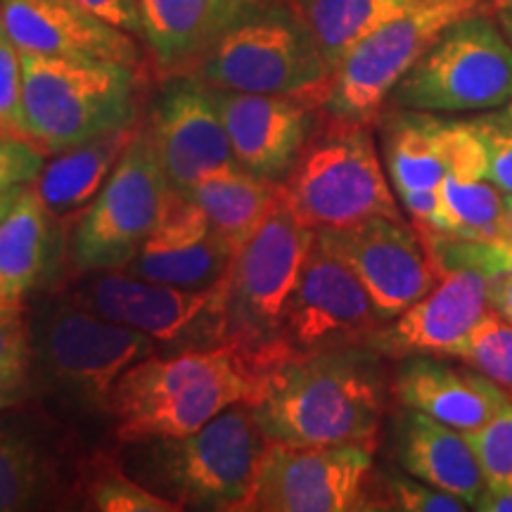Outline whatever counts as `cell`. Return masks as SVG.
I'll return each instance as SVG.
<instances>
[{"instance_id": "3", "label": "cell", "mask_w": 512, "mask_h": 512, "mask_svg": "<svg viewBox=\"0 0 512 512\" xmlns=\"http://www.w3.org/2000/svg\"><path fill=\"white\" fill-rule=\"evenodd\" d=\"M266 444L252 403L240 401L183 437L119 444V463L181 510L242 512Z\"/></svg>"}, {"instance_id": "8", "label": "cell", "mask_w": 512, "mask_h": 512, "mask_svg": "<svg viewBox=\"0 0 512 512\" xmlns=\"http://www.w3.org/2000/svg\"><path fill=\"white\" fill-rule=\"evenodd\" d=\"M418 228V226H415ZM439 268V283L377 332L373 347L389 356L456 358L470 330L491 309L498 278L512 271V249L418 228Z\"/></svg>"}, {"instance_id": "19", "label": "cell", "mask_w": 512, "mask_h": 512, "mask_svg": "<svg viewBox=\"0 0 512 512\" xmlns=\"http://www.w3.org/2000/svg\"><path fill=\"white\" fill-rule=\"evenodd\" d=\"M226 126L235 162L249 174L283 183L318 126L323 107L294 95H266L211 88Z\"/></svg>"}, {"instance_id": "22", "label": "cell", "mask_w": 512, "mask_h": 512, "mask_svg": "<svg viewBox=\"0 0 512 512\" xmlns=\"http://www.w3.org/2000/svg\"><path fill=\"white\" fill-rule=\"evenodd\" d=\"M439 195L441 214L432 230L505 245L503 192L491 183L484 145L470 119H451L448 164Z\"/></svg>"}, {"instance_id": "38", "label": "cell", "mask_w": 512, "mask_h": 512, "mask_svg": "<svg viewBox=\"0 0 512 512\" xmlns=\"http://www.w3.org/2000/svg\"><path fill=\"white\" fill-rule=\"evenodd\" d=\"M48 164V155L31 140L0 136V192L36 183Z\"/></svg>"}, {"instance_id": "35", "label": "cell", "mask_w": 512, "mask_h": 512, "mask_svg": "<svg viewBox=\"0 0 512 512\" xmlns=\"http://www.w3.org/2000/svg\"><path fill=\"white\" fill-rule=\"evenodd\" d=\"M373 510L399 512H465L467 505L453 494L408 475H387L373 482Z\"/></svg>"}, {"instance_id": "27", "label": "cell", "mask_w": 512, "mask_h": 512, "mask_svg": "<svg viewBox=\"0 0 512 512\" xmlns=\"http://www.w3.org/2000/svg\"><path fill=\"white\" fill-rule=\"evenodd\" d=\"M138 128L140 124L117 128L105 136L86 140L72 150L60 152L53 162L46 164L36 183H31V190L36 192L43 207L67 226V219H72L95 200L126 147L136 138Z\"/></svg>"}, {"instance_id": "44", "label": "cell", "mask_w": 512, "mask_h": 512, "mask_svg": "<svg viewBox=\"0 0 512 512\" xmlns=\"http://www.w3.org/2000/svg\"><path fill=\"white\" fill-rule=\"evenodd\" d=\"M503 112H505V114H508V117L512 119V102H510V105H505V107H503Z\"/></svg>"}, {"instance_id": "33", "label": "cell", "mask_w": 512, "mask_h": 512, "mask_svg": "<svg viewBox=\"0 0 512 512\" xmlns=\"http://www.w3.org/2000/svg\"><path fill=\"white\" fill-rule=\"evenodd\" d=\"M456 358L489 377L512 399V323L505 320L494 306L470 330V335L460 344Z\"/></svg>"}, {"instance_id": "25", "label": "cell", "mask_w": 512, "mask_h": 512, "mask_svg": "<svg viewBox=\"0 0 512 512\" xmlns=\"http://www.w3.org/2000/svg\"><path fill=\"white\" fill-rule=\"evenodd\" d=\"M264 0H140L143 41L164 76L188 74L211 43Z\"/></svg>"}, {"instance_id": "37", "label": "cell", "mask_w": 512, "mask_h": 512, "mask_svg": "<svg viewBox=\"0 0 512 512\" xmlns=\"http://www.w3.org/2000/svg\"><path fill=\"white\" fill-rule=\"evenodd\" d=\"M0 136L27 140L22 114V53L0 29Z\"/></svg>"}, {"instance_id": "39", "label": "cell", "mask_w": 512, "mask_h": 512, "mask_svg": "<svg viewBox=\"0 0 512 512\" xmlns=\"http://www.w3.org/2000/svg\"><path fill=\"white\" fill-rule=\"evenodd\" d=\"M76 3L91 10L100 19H105L112 27L143 38V8H140V0H76Z\"/></svg>"}, {"instance_id": "30", "label": "cell", "mask_w": 512, "mask_h": 512, "mask_svg": "<svg viewBox=\"0 0 512 512\" xmlns=\"http://www.w3.org/2000/svg\"><path fill=\"white\" fill-rule=\"evenodd\" d=\"M233 256V249L211 235L190 247H140L136 259L124 268V273L155 280V283L185 287V290H209L226 278Z\"/></svg>"}, {"instance_id": "20", "label": "cell", "mask_w": 512, "mask_h": 512, "mask_svg": "<svg viewBox=\"0 0 512 512\" xmlns=\"http://www.w3.org/2000/svg\"><path fill=\"white\" fill-rule=\"evenodd\" d=\"M389 183L418 228H437L448 164L451 119L434 112L384 107L377 117Z\"/></svg>"}, {"instance_id": "45", "label": "cell", "mask_w": 512, "mask_h": 512, "mask_svg": "<svg viewBox=\"0 0 512 512\" xmlns=\"http://www.w3.org/2000/svg\"><path fill=\"white\" fill-rule=\"evenodd\" d=\"M501 3H505V0H494V8H496V5H501Z\"/></svg>"}, {"instance_id": "1", "label": "cell", "mask_w": 512, "mask_h": 512, "mask_svg": "<svg viewBox=\"0 0 512 512\" xmlns=\"http://www.w3.org/2000/svg\"><path fill=\"white\" fill-rule=\"evenodd\" d=\"M389 380L373 344L287 358L256 384V420L285 446H358L375 451Z\"/></svg>"}, {"instance_id": "2", "label": "cell", "mask_w": 512, "mask_h": 512, "mask_svg": "<svg viewBox=\"0 0 512 512\" xmlns=\"http://www.w3.org/2000/svg\"><path fill=\"white\" fill-rule=\"evenodd\" d=\"M316 240L287 207L283 195L266 214L219 285L211 316V347H230L245 358L259 384L268 370L287 361L278 342L280 318Z\"/></svg>"}, {"instance_id": "24", "label": "cell", "mask_w": 512, "mask_h": 512, "mask_svg": "<svg viewBox=\"0 0 512 512\" xmlns=\"http://www.w3.org/2000/svg\"><path fill=\"white\" fill-rule=\"evenodd\" d=\"M67 264V226L43 207L31 185L0 223V309L48 290Z\"/></svg>"}, {"instance_id": "6", "label": "cell", "mask_w": 512, "mask_h": 512, "mask_svg": "<svg viewBox=\"0 0 512 512\" xmlns=\"http://www.w3.org/2000/svg\"><path fill=\"white\" fill-rule=\"evenodd\" d=\"M188 74L211 88L294 95L323 107L332 69L292 0H264L211 43Z\"/></svg>"}, {"instance_id": "4", "label": "cell", "mask_w": 512, "mask_h": 512, "mask_svg": "<svg viewBox=\"0 0 512 512\" xmlns=\"http://www.w3.org/2000/svg\"><path fill=\"white\" fill-rule=\"evenodd\" d=\"M256 377L230 347H190L147 356L124 370L112 389L110 415L119 444L183 437L233 403L252 401Z\"/></svg>"}, {"instance_id": "34", "label": "cell", "mask_w": 512, "mask_h": 512, "mask_svg": "<svg viewBox=\"0 0 512 512\" xmlns=\"http://www.w3.org/2000/svg\"><path fill=\"white\" fill-rule=\"evenodd\" d=\"M482 467L484 486L512 491V399L475 432L465 434Z\"/></svg>"}, {"instance_id": "36", "label": "cell", "mask_w": 512, "mask_h": 512, "mask_svg": "<svg viewBox=\"0 0 512 512\" xmlns=\"http://www.w3.org/2000/svg\"><path fill=\"white\" fill-rule=\"evenodd\" d=\"M470 121L484 145L491 183L503 195H512V119L503 110H494Z\"/></svg>"}, {"instance_id": "42", "label": "cell", "mask_w": 512, "mask_h": 512, "mask_svg": "<svg viewBox=\"0 0 512 512\" xmlns=\"http://www.w3.org/2000/svg\"><path fill=\"white\" fill-rule=\"evenodd\" d=\"M27 188H29V185H27ZM27 188H12V190L0 192V223L5 221V216L10 214L12 207H15L19 197H22V192L27 190Z\"/></svg>"}, {"instance_id": "15", "label": "cell", "mask_w": 512, "mask_h": 512, "mask_svg": "<svg viewBox=\"0 0 512 512\" xmlns=\"http://www.w3.org/2000/svg\"><path fill=\"white\" fill-rule=\"evenodd\" d=\"M219 285L185 290L124 271H95L79 273L60 294L81 309L143 332L155 342L195 339L197 347H211V316Z\"/></svg>"}, {"instance_id": "12", "label": "cell", "mask_w": 512, "mask_h": 512, "mask_svg": "<svg viewBox=\"0 0 512 512\" xmlns=\"http://www.w3.org/2000/svg\"><path fill=\"white\" fill-rule=\"evenodd\" d=\"M494 8V0H418L392 22L358 41L337 64L323 112L370 124L403 76L453 22Z\"/></svg>"}, {"instance_id": "43", "label": "cell", "mask_w": 512, "mask_h": 512, "mask_svg": "<svg viewBox=\"0 0 512 512\" xmlns=\"http://www.w3.org/2000/svg\"><path fill=\"white\" fill-rule=\"evenodd\" d=\"M505 209V245L512 249V195H503Z\"/></svg>"}, {"instance_id": "29", "label": "cell", "mask_w": 512, "mask_h": 512, "mask_svg": "<svg viewBox=\"0 0 512 512\" xmlns=\"http://www.w3.org/2000/svg\"><path fill=\"white\" fill-rule=\"evenodd\" d=\"M323 50L330 69L382 24L392 22L418 0H292Z\"/></svg>"}, {"instance_id": "11", "label": "cell", "mask_w": 512, "mask_h": 512, "mask_svg": "<svg viewBox=\"0 0 512 512\" xmlns=\"http://www.w3.org/2000/svg\"><path fill=\"white\" fill-rule=\"evenodd\" d=\"M171 183L147 128L140 124L112 176L67 230L76 273L124 271L157 228Z\"/></svg>"}, {"instance_id": "32", "label": "cell", "mask_w": 512, "mask_h": 512, "mask_svg": "<svg viewBox=\"0 0 512 512\" xmlns=\"http://www.w3.org/2000/svg\"><path fill=\"white\" fill-rule=\"evenodd\" d=\"M34 335L27 306L0 309V413L22 406L34 389Z\"/></svg>"}, {"instance_id": "9", "label": "cell", "mask_w": 512, "mask_h": 512, "mask_svg": "<svg viewBox=\"0 0 512 512\" xmlns=\"http://www.w3.org/2000/svg\"><path fill=\"white\" fill-rule=\"evenodd\" d=\"M34 375L74 408L110 415L112 389L126 368L155 354V339L110 323L57 294L31 323Z\"/></svg>"}, {"instance_id": "21", "label": "cell", "mask_w": 512, "mask_h": 512, "mask_svg": "<svg viewBox=\"0 0 512 512\" xmlns=\"http://www.w3.org/2000/svg\"><path fill=\"white\" fill-rule=\"evenodd\" d=\"M0 29L19 53L140 64L133 36L76 0H0Z\"/></svg>"}, {"instance_id": "16", "label": "cell", "mask_w": 512, "mask_h": 512, "mask_svg": "<svg viewBox=\"0 0 512 512\" xmlns=\"http://www.w3.org/2000/svg\"><path fill=\"white\" fill-rule=\"evenodd\" d=\"M316 238L354 271L387 323L439 283V268L425 238L403 219L320 228Z\"/></svg>"}, {"instance_id": "5", "label": "cell", "mask_w": 512, "mask_h": 512, "mask_svg": "<svg viewBox=\"0 0 512 512\" xmlns=\"http://www.w3.org/2000/svg\"><path fill=\"white\" fill-rule=\"evenodd\" d=\"M138 67L86 57L22 53L27 140L48 157L138 124Z\"/></svg>"}, {"instance_id": "28", "label": "cell", "mask_w": 512, "mask_h": 512, "mask_svg": "<svg viewBox=\"0 0 512 512\" xmlns=\"http://www.w3.org/2000/svg\"><path fill=\"white\" fill-rule=\"evenodd\" d=\"M190 195L207 214L211 233L238 254L278 200L280 183L233 166L202 181L190 190Z\"/></svg>"}, {"instance_id": "14", "label": "cell", "mask_w": 512, "mask_h": 512, "mask_svg": "<svg viewBox=\"0 0 512 512\" xmlns=\"http://www.w3.org/2000/svg\"><path fill=\"white\" fill-rule=\"evenodd\" d=\"M387 320L339 256L313 240L280 318L278 342L287 356L373 344Z\"/></svg>"}, {"instance_id": "41", "label": "cell", "mask_w": 512, "mask_h": 512, "mask_svg": "<svg viewBox=\"0 0 512 512\" xmlns=\"http://www.w3.org/2000/svg\"><path fill=\"white\" fill-rule=\"evenodd\" d=\"M494 10H496V22L501 24L503 34H505V38H508L510 46H512V0H505V3L496 5Z\"/></svg>"}, {"instance_id": "13", "label": "cell", "mask_w": 512, "mask_h": 512, "mask_svg": "<svg viewBox=\"0 0 512 512\" xmlns=\"http://www.w3.org/2000/svg\"><path fill=\"white\" fill-rule=\"evenodd\" d=\"M373 510V451L268 441L242 512Z\"/></svg>"}, {"instance_id": "10", "label": "cell", "mask_w": 512, "mask_h": 512, "mask_svg": "<svg viewBox=\"0 0 512 512\" xmlns=\"http://www.w3.org/2000/svg\"><path fill=\"white\" fill-rule=\"evenodd\" d=\"M512 102V46L489 12L453 22L396 83L389 107L460 114Z\"/></svg>"}, {"instance_id": "31", "label": "cell", "mask_w": 512, "mask_h": 512, "mask_svg": "<svg viewBox=\"0 0 512 512\" xmlns=\"http://www.w3.org/2000/svg\"><path fill=\"white\" fill-rule=\"evenodd\" d=\"M83 508L100 512H178L176 503L131 477L112 458L88 460L81 486Z\"/></svg>"}, {"instance_id": "23", "label": "cell", "mask_w": 512, "mask_h": 512, "mask_svg": "<svg viewBox=\"0 0 512 512\" xmlns=\"http://www.w3.org/2000/svg\"><path fill=\"white\" fill-rule=\"evenodd\" d=\"M394 394L408 411H418L458 432L486 425L510 396L475 368H458L439 356H408L396 370Z\"/></svg>"}, {"instance_id": "17", "label": "cell", "mask_w": 512, "mask_h": 512, "mask_svg": "<svg viewBox=\"0 0 512 512\" xmlns=\"http://www.w3.org/2000/svg\"><path fill=\"white\" fill-rule=\"evenodd\" d=\"M145 128L171 188L190 192L207 178L238 166L209 86L192 74L166 76Z\"/></svg>"}, {"instance_id": "7", "label": "cell", "mask_w": 512, "mask_h": 512, "mask_svg": "<svg viewBox=\"0 0 512 512\" xmlns=\"http://www.w3.org/2000/svg\"><path fill=\"white\" fill-rule=\"evenodd\" d=\"M280 195L292 214L313 230L403 219L370 124L328 114L280 183Z\"/></svg>"}, {"instance_id": "26", "label": "cell", "mask_w": 512, "mask_h": 512, "mask_svg": "<svg viewBox=\"0 0 512 512\" xmlns=\"http://www.w3.org/2000/svg\"><path fill=\"white\" fill-rule=\"evenodd\" d=\"M396 456L406 475L453 494L467 508H475L484 491L482 467L465 434L425 413L408 411L403 415Z\"/></svg>"}, {"instance_id": "40", "label": "cell", "mask_w": 512, "mask_h": 512, "mask_svg": "<svg viewBox=\"0 0 512 512\" xmlns=\"http://www.w3.org/2000/svg\"><path fill=\"white\" fill-rule=\"evenodd\" d=\"M479 512H512V491L503 489H491L484 486V491L479 494L475 508Z\"/></svg>"}, {"instance_id": "18", "label": "cell", "mask_w": 512, "mask_h": 512, "mask_svg": "<svg viewBox=\"0 0 512 512\" xmlns=\"http://www.w3.org/2000/svg\"><path fill=\"white\" fill-rule=\"evenodd\" d=\"M86 467L46 418L0 415V512L72 508L81 501Z\"/></svg>"}]
</instances>
